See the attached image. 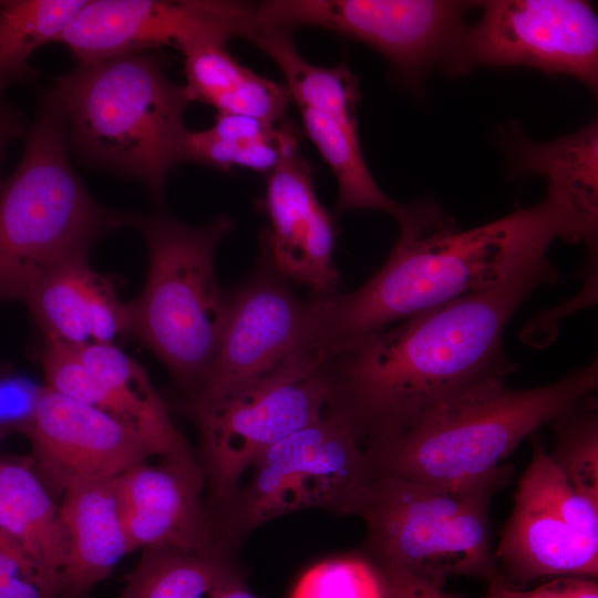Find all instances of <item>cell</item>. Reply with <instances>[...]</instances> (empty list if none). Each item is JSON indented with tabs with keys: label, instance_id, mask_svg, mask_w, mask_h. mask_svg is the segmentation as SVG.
Wrapping results in <instances>:
<instances>
[{
	"label": "cell",
	"instance_id": "cell-1",
	"mask_svg": "<svg viewBox=\"0 0 598 598\" xmlns=\"http://www.w3.org/2000/svg\"><path fill=\"white\" fill-rule=\"evenodd\" d=\"M398 223L394 247L367 282L307 301L296 352L303 364L319 368L364 336L496 286L547 257L556 239L597 246V230L551 183L537 204L471 229L458 230L432 199L406 204Z\"/></svg>",
	"mask_w": 598,
	"mask_h": 598
},
{
	"label": "cell",
	"instance_id": "cell-2",
	"mask_svg": "<svg viewBox=\"0 0 598 598\" xmlns=\"http://www.w3.org/2000/svg\"><path fill=\"white\" fill-rule=\"evenodd\" d=\"M547 257L507 280L364 336L317 369L329 408L364 444L413 427L516 370L504 331L538 287L560 282Z\"/></svg>",
	"mask_w": 598,
	"mask_h": 598
},
{
	"label": "cell",
	"instance_id": "cell-3",
	"mask_svg": "<svg viewBox=\"0 0 598 598\" xmlns=\"http://www.w3.org/2000/svg\"><path fill=\"white\" fill-rule=\"evenodd\" d=\"M69 142L85 164L135 178L163 203L167 174L183 163L190 100L153 54L78 63L54 87Z\"/></svg>",
	"mask_w": 598,
	"mask_h": 598
},
{
	"label": "cell",
	"instance_id": "cell-4",
	"mask_svg": "<svg viewBox=\"0 0 598 598\" xmlns=\"http://www.w3.org/2000/svg\"><path fill=\"white\" fill-rule=\"evenodd\" d=\"M68 124L51 90L42 94L21 161L0 184V300H24L45 275L86 257L106 231L130 225L99 205L74 172Z\"/></svg>",
	"mask_w": 598,
	"mask_h": 598
},
{
	"label": "cell",
	"instance_id": "cell-5",
	"mask_svg": "<svg viewBox=\"0 0 598 598\" xmlns=\"http://www.w3.org/2000/svg\"><path fill=\"white\" fill-rule=\"evenodd\" d=\"M597 385V358L545 385L495 383L413 427L367 443V451L378 474L447 487L475 485L513 472L505 461L518 444Z\"/></svg>",
	"mask_w": 598,
	"mask_h": 598
},
{
	"label": "cell",
	"instance_id": "cell-6",
	"mask_svg": "<svg viewBox=\"0 0 598 598\" xmlns=\"http://www.w3.org/2000/svg\"><path fill=\"white\" fill-rule=\"evenodd\" d=\"M148 256L147 277L138 298L127 303L130 332L161 360L189 399L204 388L221 340L227 290L215 272V251L234 228L219 216L190 226L166 215L132 216Z\"/></svg>",
	"mask_w": 598,
	"mask_h": 598
},
{
	"label": "cell",
	"instance_id": "cell-7",
	"mask_svg": "<svg viewBox=\"0 0 598 598\" xmlns=\"http://www.w3.org/2000/svg\"><path fill=\"white\" fill-rule=\"evenodd\" d=\"M513 472L464 487L378 474L352 515L367 528L372 561L399 566L443 587L450 576L487 579L498 574L489 507Z\"/></svg>",
	"mask_w": 598,
	"mask_h": 598
},
{
	"label": "cell",
	"instance_id": "cell-8",
	"mask_svg": "<svg viewBox=\"0 0 598 598\" xmlns=\"http://www.w3.org/2000/svg\"><path fill=\"white\" fill-rule=\"evenodd\" d=\"M217 519L227 549L248 532L285 514L323 508L353 514L378 475L357 426L328 408L322 416L265 451Z\"/></svg>",
	"mask_w": 598,
	"mask_h": 598
},
{
	"label": "cell",
	"instance_id": "cell-9",
	"mask_svg": "<svg viewBox=\"0 0 598 598\" xmlns=\"http://www.w3.org/2000/svg\"><path fill=\"white\" fill-rule=\"evenodd\" d=\"M329 403L322 374L298 368L281 369L218 396L189 399L187 410L200 439V464L215 522L256 460L322 416Z\"/></svg>",
	"mask_w": 598,
	"mask_h": 598
},
{
	"label": "cell",
	"instance_id": "cell-10",
	"mask_svg": "<svg viewBox=\"0 0 598 598\" xmlns=\"http://www.w3.org/2000/svg\"><path fill=\"white\" fill-rule=\"evenodd\" d=\"M476 23L464 25L442 69L464 75L475 68H530L598 86V18L580 0L477 2Z\"/></svg>",
	"mask_w": 598,
	"mask_h": 598
},
{
	"label": "cell",
	"instance_id": "cell-11",
	"mask_svg": "<svg viewBox=\"0 0 598 598\" xmlns=\"http://www.w3.org/2000/svg\"><path fill=\"white\" fill-rule=\"evenodd\" d=\"M532 435V458L494 549L498 575L518 588L545 578L597 579L598 502L573 487Z\"/></svg>",
	"mask_w": 598,
	"mask_h": 598
},
{
	"label": "cell",
	"instance_id": "cell-12",
	"mask_svg": "<svg viewBox=\"0 0 598 598\" xmlns=\"http://www.w3.org/2000/svg\"><path fill=\"white\" fill-rule=\"evenodd\" d=\"M476 2L445 0H269L254 20L290 30L318 27L360 41L382 54L413 87L432 66L442 68Z\"/></svg>",
	"mask_w": 598,
	"mask_h": 598
},
{
	"label": "cell",
	"instance_id": "cell-13",
	"mask_svg": "<svg viewBox=\"0 0 598 598\" xmlns=\"http://www.w3.org/2000/svg\"><path fill=\"white\" fill-rule=\"evenodd\" d=\"M254 23V6L213 0H86L59 42L78 63L144 53L172 45L185 53L227 45Z\"/></svg>",
	"mask_w": 598,
	"mask_h": 598
},
{
	"label": "cell",
	"instance_id": "cell-14",
	"mask_svg": "<svg viewBox=\"0 0 598 598\" xmlns=\"http://www.w3.org/2000/svg\"><path fill=\"white\" fill-rule=\"evenodd\" d=\"M19 431L30 441L31 460L47 488L62 495L159 456L115 419L47 385L35 391Z\"/></svg>",
	"mask_w": 598,
	"mask_h": 598
},
{
	"label": "cell",
	"instance_id": "cell-15",
	"mask_svg": "<svg viewBox=\"0 0 598 598\" xmlns=\"http://www.w3.org/2000/svg\"><path fill=\"white\" fill-rule=\"evenodd\" d=\"M225 328L208 379L193 398L239 389L292 364L307 311L290 282L260 256L245 281L227 290ZM190 398V399H193Z\"/></svg>",
	"mask_w": 598,
	"mask_h": 598
},
{
	"label": "cell",
	"instance_id": "cell-16",
	"mask_svg": "<svg viewBox=\"0 0 598 598\" xmlns=\"http://www.w3.org/2000/svg\"><path fill=\"white\" fill-rule=\"evenodd\" d=\"M115 482L130 553L161 546L223 548L215 518L203 498L205 473L189 446L159 456L156 464L138 463Z\"/></svg>",
	"mask_w": 598,
	"mask_h": 598
},
{
	"label": "cell",
	"instance_id": "cell-17",
	"mask_svg": "<svg viewBox=\"0 0 598 598\" xmlns=\"http://www.w3.org/2000/svg\"><path fill=\"white\" fill-rule=\"evenodd\" d=\"M266 176L257 204L269 221L260 256L289 282L308 287L311 298L337 293V223L316 195L311 165L298 153Z\"/></svg>",
	"mask_w": 598,
	"mask_h": 598
},
{
	"label": "cell",
	"instance_id": "cell-18",
	"mask_svg": "<svg viewBox=\"0 0 598 598\" xmlns=\"http://www.w3.org/2000/svg\"><path fill=\"white\" fill-rule=\"evenodd\" d=\"M47 338L71 347L113 343L130 332L127 303L110 278L91 269L86 257L45 275L23 300Z\"/></svg>",
	"mask_w": 598,
	"mask_h": 598
},
{
	"label": "cell",
	"instance_id": "cell-19",
	"mask_svg": "<svg viewBox=\"0 0 598 598\" xmlns=\"http://www.w3.org/2000/svg\"><path fill=\"white\" fill-rule=\"evenodd\" d=\"M115 480L81 484L63 494L58 506L61 598L87 596L130 554Z\"/></svg>",
	"mask_w": 598,
	"mask_h": 598
},
{
	"label": "cell",
	"instance_id": "cell-20",
	"mask_svg": "<svg viewBox=\"0 0 598 598\" xmlns=\"http://www.w3.org/2000/svg\"><path fill=\"white\" fill-rule=\"evenodd\" d=\"M72 348L105 391L111 417L143 437L159 456L188 447L137 362L113 343Z\"/></svg>",
	"mask_w": 598,
	"mask_h": 598
},
{
	"label": "cell",
	"instance_id": "cell-21",
	"mask_svg": "<svg viewBox=\"0 0 598 598\" xmlns=\"http://www.w3.org/2000/svg\"><path fill=\"white\" fill-rule=\"evenodd\" d=\"M183 54L184 86L190 102L212 105L219 114L247 115L270 124L287 120L291 99L285 84L240 64L227 45H202Z\"/></svg>",
	"mask_w": 598,
	"mask_h": 598
},
{
	"label": "cell",
	"instance_id": "cell-22",
	"mask_svg": "<svg viewBox=\"0 0 598 598\" xmlns=\"http://www.w3.org/2000/svg\"><path fill=\"white\" fill-rule=\"evenodd\" d=\"M124 580L118 598H207L218 587L245 577L227 549L161 546L142 549Z\"/></svg>",
	"mask_w": 598,
	"mask_h": 598
},
{
	"label": "cell",
	"instance_id": "cell-23",
	"mask_svg": "<svg viewBox=\"0 0 598 598\" xmlns=\"http://www.w3.org/2000/svg\"><path fill=\"white\" fill-rule=\"evenodd\" d=\"M0 530L60 574L62 539L58 506L31 457L0 456Z\"/></svg>",
	"mask_w": 598,
	"mask_h": 598
},
{
	"label": "cell",
	"instance_id": "cell-24",
	"mask_svg": "<svg viewBox=\"0 0 598 598\" xmlns=\"http://www.w3.org/2000/svg\"><path fill=\"white\" fill-rule=\"evenodd\" d=\"M245 38L277 64L291 102L340 121L357 123L359 79L344 62L331 68L309 63L296 49L290 30L254 21Z\"/></svg>",
	"mask_w": 598,
	"mask_h": 598
},
{
	"label": "cell",
	"instance_id": "cell-25",
	"mask_svg": "<svg viewBox=\"0 0 598 598\" xmlns=\"http://www.w3.org/2000/svg\"><path fill=\"white\" fill-rule=\"evenodd\" d=\"M298 107L305 135L338 183L337 212L378 209L398 221L405 205L390 198L374 181L361 150L357 123L343 122L307 106Z\"/></svg>",
	"mask_w": 598,
	"mask_h": 598
},
{
	"label": "cell",
	"instance_id": "cell-26",
	"mask_svg": "<svg viewBox=\"0 0 598 598\" xmlns=\"http://www.w3.org/2000/svg\"><path fill=\"white\" fill-rule=\"evenodd\" d=\"M502 145L514 176L540 175L598 198L597 121L545 143L532 141L518 127L511 126L502 136Z\"/></svg>",
	"mask_w": 598,
	"mask_h": 598
},
{
	"label": "cell",
	"instance_id": "cell-27",
	"mask_svg": "<svg viewBox=\"0 0 598 598\" xmlns=\"http://www.w3.org/2000/svg\"><path fill=\"white\" fill-rule=\"evenodd\" d=\"M86 0L0 1V94L22 80L29 59L40 47L59 42Z\"/></svg>",
	"mask_w": 598,
	"mask_h": 598
},
{
	"label": "cell",
	"instance_id": "cell-28",
	"mask_svg": "<svg viewBox=\"0 0 598 598\" xmlns=\"http://www.w3.org/2000/svg\"><path fill=\"white\" fill-rule=\"evenodd\" d=\"M550 424L555 441L549 454L578 492L598 502V405L594 394L575 403Z\"/></svg>",
	"mask_w": 598,
	"mask_h": 598
},
{
	"label": "cell",
	"instance_id": "cell-29",
	"mask_svg": "<svg viewBox=\"0 0 598 598\" xmlns=\"http://www.w3.org/2000/svg\"><path fill=\"white\" fill-rule=\"evenodd\" d=\"M290 598H383V580L367 555L348 554L309 568Z\"/></svg>",
	"mask_w": 598,
	"mask_h": 598
},
{
	"label": "cell",
	"instance_id": "cell-30",
	"mask_svg": "<svg viewBox=\"0 0 598 598\" xmlns=\"http://www.w3.org/2000/svg\"><path fill=\"white\" fill-rule=\"evenodd\" d=\"M275 127L264 136L240 140L219 138L207 130L188 131L183 163L200 164L220 171L236 166L267 175L278 166L282 157Z\"/></svg>",
	"mask_w": 598,
	"mask_h": 598
},
{
	"label": "cell",
	"instance_id": "cell-31",
	"mask_svg": "<svg viewBox=\"0 0 598 598\" xmlns=\"http://www.w3.org/2000/svg\"><path fill=\"white\" fill-rule=\"evenodd\" d=\"M0 598H61L59 575L2 530Z\"/></svg>",
	"mask_w": 598,
	"mask_h": 598
},
{
	"label": "cell",
	"instance_id": "cell-32",
	"mask_svg": "<svg viewBox=\"0 0 598 598\" xmlns=\"http://www.w3.org/2000/svg\"><path fill=\"white\" fill-rule=\"evenodd\" d=\"M483 598H598L596 579L556 577L530 590L518 588L498 574L489 580Z\"/></svg>",
	"mask_w": 598,
	"mask_h": 598
},
{
	"label": "cell",
	"instance_id": "cell-33",
	"mask_svg": "<svg viewBox=\"0 0 598 598\" xmlns=\"http://www.w3.org/2000/svg\"><path fill=\"white\" fill-rule=\"evenodd\" d=\"M374 563V561H373ZM383 580V598H460L410 571L391 564L374 563Z\"/></svg>",
	"mask_w": 598,
	"mask_h": 598
},
{
	"label": "cell",
	"instance_id": "cell-34",
	"mask_svg": "<svg viewBox=\"0 0 598 598\" xmlns=\"http://www.w3.org/2000/svg\"><path fill=\"white\" fill-rule=\"evenodd\" d=\"M35 391H28L20 379L0 370V440L7 431L20 430Z\"/></svg>",
	"mask_w": 598,
	"mask_h": 598
},
{
	"label": "cell",
	"instance_id": "cell-35",
	"mask_svg": "<svg viewBox=\"0 0 598 598\" xmlns=\"http://www.w3.org/2000/svg\"><path fill=\"white\" fill-rule=\"evenodd\" d=\"M24 132V121L21 113L0 95V159L6 146Z\"/></svg>",
	"mask_w": 598,
	"mask_h": 598
},
{
	"label": "cell",
	"instance_id": "cell-36",
	"mask_svg": "<svg viewBox=\"0 0 598 598\" xmlns=\"http://www.w3.org/2000/svg\"><path fill=\"white\" fill-rule=\"evenodd\" d=\"M207 598H257L251 595L247 588L245 581L231 582L218 587Z\"/></svg>",
	"mask_w": 598,
	"mask_h": 598
}]
</instances>
